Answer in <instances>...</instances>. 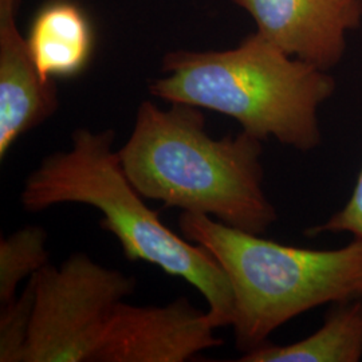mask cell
<instances>
[{"label": "cell", "mask_w": 362, "mask_h": 362, "mask_svg": "<svg viewBox=\"0 0 362 362\" xmlns=\"http://www.w3.org/2000/svg\"><path fill=\"white\" fill-rule=\"evenodd\" d=\"M170 105L161 109L143 101L129 139L118 149L133 187L167 208L263 235L278 220L263 187V141L245 130L214 139L202 109Z\"/></svg>", "instance_id": "6da1fadb"}, {"label": "cell", "mask_w": 362, "mask_h": 362, "mask_svg": "<svg viewBox=\"0 0 362 362\" xmlns=\"http://www.w3.org/2000/svg\"><path fill=\"white\" fill-rule=\"evenodd\" d=\"M115 130H74L71 146L47 155L27 176L21 202L28 212L85 204L101 212L100 227L116 236L125 258L146 262L191 284L207 300L219 329L231 326L233 293L227 274L204 247L169 230L124 172Z\"/></svg>", "instance_id": "7a4b0ae2"}, {"label": "cell", "mask_w": 362, "mask_h": 362, "mask_svg": "<svg viewBox=\"0 0 362 362\" xmlns=\"http://www.w3.org/2000/svg\"><path fill=\"white\" fill-rule=\"evenodd\" d=\"M163 73L149 91L169 104L231 117L259 140L275 139L299 152L322 143L318 110L333 95L336 81L259 33L231 50L168 52Z\"/></svg>", "instance_id": "3957f363"}, {"label": "cell", "mask_w": 362, "mask_h": 362, "mask_svg": "<svg viewBox=\"0 0 362 362\" xmlns=\"http://www.w3.org/2000/svg\"><path fill=\"white\" fill-rule=\"evenodd\" d=\"M181 235L207 250L227 274L233 293L231 326L245 353L267 344L293 318L329 305L362 299V240L334 250L286 246L181 212Z\"/></svg>", "instance_id": "277c9868"}, {"label": "cell", "mask_w": 362, "mask_h": 362, "mask_svg": "<svg viewBox=\"0 0 362 362\" xmlns=\"http://www.w3.org/2000/svg\"><path fill=\"white\" fill-rule=\"evenodd\" d=\"M33 278L34 306L22 362H93L117 306L136 279L77 252Z\"/></svg>", "instance_id": "5b68a950"}, {"label": "cell", "mask_w": 362, "mask_h": 362, "mask_svg": "<svg viewBox=\"0 0 362 362\" xmlns=\"http://www.w3.org/2000/svg\"><path fill=\"white\" fill-rule=\"evenodd\" d=\"M207 311L179 298L165 306L122 300L105 329L93 362H184L221 346Z\"/></svg>", "instance_id": "8992f818"}, {"label": "cell", "mask_w": 362, "mask_h": 362, "mask_svg": "<svg viewBox=\"0 0 362 362\" xmlns=\"http://www.w3.org/2000/svg\"><path fill=\"white\" fill-rule=\"evenodd\" d=\"M262 37L286 54L329 71L346 50V34L362 25V0H233Z\"/></svg>", "instance_id": "52a82bcc"}, {"label": "cell", "mask_w": 362, "mask_h": 362, "mask_svg": "<svg viewBox=\"0 0 362 362\" xmlns=\"http://www.w3.org/2000/svg\"><path fill=\"white\" fill-rule=\"evenodd\" d=\"M55 79L39 74L25 37L0 39V160L58 110Z\"/></svg>", "instance_id": "ba28073f"}, {"label": "cell", "mask_w": 362, "mask_h": 362, "mask_svg": "<svg viewBox=\"0 0 362 362\" xmlns=\"http://www.w3.org/2000/svg\"><path fill=\"white\" fill-rule=\"evenodd\" d=\"M31 59L45 79L74 77L93 54L90 22L76 3L54 0L39 10L26 38Z\"/></svg>", "instance_id": "9c48e42d"}, {"label": "cell", "mask_w": 362, "mask_h": 362, "mask_svg": "<svg viewBox=\"0 0 362 362\" xmlns=\"http://www.w3.org/2000/svg\"><path fill=\"white\" fill-rule=\"evenodd\" d=\"M362 360V299L336 303L324 325L290 345L264 344L245 353L242 362H358Z\"/></svg>", "instance_id": "30bf717a"}, {"label": "cell", "mask_w": 362, "mask_h": 362, "mask_svg": "<svg viewBox=\"0 0 362 362\" xmlns=\"http://www.w3.org/2000/svg\"><path fill=\"white\" fill-rule=\"evenodd\" d=\"M47 233L40 226H25L0 240V306L11 303L25 278L49 264Z\"/></svg>", "instance_id": "8fae6325"}, {"label": "cell", "mask_w": 362, "mask_h": 362, "mask_svg": "<svg viewBox=\"0 0 362 362\" xmlns=\"http://www.w3.org/2000/svg\"><path fill=\"white\" fill-rule=\"evenodd\" d=\"M34 306V282L28 278L23 291L0 313V362H22Z\"/></svg>", "instance_id": "7c38bea8"}, {"label": "cell", "mask_w": 362, "mask_h": 362, "mask_svg": "<svg viewBox=\"0 0 362 362\" xmlns=\"http://www.w3.org/2000/svg\"><path fill=\"white\" fill-rule=\"evenodd\" d=\"M322 233H349L353 239L362 240V169L345 206L322 224L305 231L308 236H318Z\"/></svg>", "instance_id": "4fadbf2b"}]
</instances>
